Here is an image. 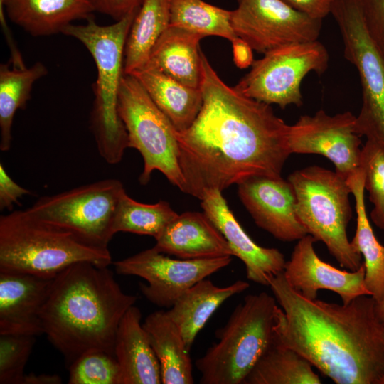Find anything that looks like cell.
I'll use <instances>...</instances> for the list:
<instances>
[{"mask_svg":"<svg viewBox=\"0 0 384 384\" xmlns=\"http://www.w3.org/2000/svg\"><path fill=\"white\" fill-rule=\"evenodd\" d=\"M203 104L186 130H176L183 193L201 200L258 176L280 177L291 154L289 125L270 105L225 84L201 50Z\"/></svg>","mask_w":384,"mask_h":384,"instance_id":"cell-1","label":"cell"},{"mask_svg":"<svg viewBox=\"0 0 384 384\" xmlns=\"http://www.w3.org/2000/svg\"><path fill=\"white\" fill-rule=\"evenodd\" d=\"M269 287L280 306L274 341L336 384H378L384 373V324L372 296L341 304L309 299L290 287L283 272Z\"/></svg>","mask_w":384,"mask_h":384,"instance_id":"cell-2","label":"cell"},{"mask_svg":"<svg viewBox=\"0 0 384 384\" xmlns=\"http://www.w3.org/2000/svg\"><path fill=\"white\" fill-rule=\"evenodd\" d=\"M136 301V296L122 290L107 267L75 263L53 279L41 314L43 334L68 366L91 351L114 356L118 326Z\"/></svg>","mask_w":384,"mask_h":384,"instance_id":"cell-3","label":"cell"},{"mask_svg":"<svg viewBox=\"0 0 384 384\" xmlns=\"http://www.w3.org/2000/svg\"><path fill=\"white\" fill-rule=\"evenodd\" d=\"M139 8L110 25H99L91 17L85 24L71 23L62 31L82 43L95 63L97 78L90 126L98 152L110 164L120 162L128 148L127 133L118 112V96L126 41Z\"/></svg>","mask_w":384,"mask_h":384,"instance_id":"cell-4","label":"cell"},{"mask_svg":"<svg viewBox=\"0 0 384 384\" xmlns=\"http://www.w3.org/2000/svg\"><path fill=\"white\" fill-rule=\"evenodd\" d=\"M84 262L107 267L112 256L108 248L90 245L26 210L0 216V271L53 277Z\"/></svg>","mask_w":384,"mask_h":384,"instance_id":"cell-5","label":"cell"},{"mask_svg":"<svg viewBox=\"0 0 384 384\" xmlns=\"http://www.w3.org/2000/svg\"><path fill=\"white\" fill-rule=\"evenodd\" d=\"M262 292L247 294L226 324L217 330L218 341L195 365L201 384H242L272 343L280 306Z\"/></svg>","mask_w":384,"mask_h":384,"instance_id":"cell-6","label":"cell"},{"mask_svg":"<svg viewBox=\"0 0 384 384\" xmlns=\"http://www.w3.org/2000/svg\"><path fill=\"white\" fill-rule=\"evenodd\" d=\"M296 196V213L307 233L325 244L339 265L350 271L363 264L347 235L352 212L346 178L318 166L296 170L287 178Z\"/></svg>","mask_w":384,"mask_h":384,"instance_id":"cell-7","label":"cell"},{"mask_svg":"<svg viewBox=\"0 0 384 384\" xmlns=\"http://www.w3.org/2000/svg\"><path fill=\"white\" fill-rule=\"evenodd\" d=\"M118 112L127 133L128 147L137 149L143 158L139 182L146 185L153 171L158 170L183 192L176 129L132 75L122 78Z\"/></svg>","mask_w":384,"mask_h":384,"instance_id":"cell-8","label":"cell"},{"mask_svg":"<svg viewBox=\"0 0 384 384\" xmlns=\"http://www.w3.org/2000/svg\"><path fill=\"white\" fill-rule=\"evenodd\" d=\"M122 183L108 178L38 198L26 209L45 223L68 230L87 244L108 248Z\"/></svg>","mask_w":384,"mask_h":384,"instance_id":"cell-9","label":"cell"},{"mask_svg":"<svg viewBox=\"0 0 384 384\" xmlns=\"http://www.w3.org/2000/svg\"><path fill=\"white\" fill-rule=\"evenodd\" d=\"M331 14L342 36L344 57L361 80L357 132L384 146V57L367 31L359 0H334Z\"/></svg>","mask_w":384,"mask_h":384,"instance_id":"cell-10","label":"cell"},{"mask_svg":"<svg viewBox=\"0 0 384 384\" xmlns=\"http://www.w3.org/2000/svg\"><path fill=\"white\" fill-rule=\"evenodd\" d=\"M329 61V53L318 40L284 46L254 60L250 72L235 87L244 95L270 105L300 107L303 79L311 72L323 74Z\"/></svg>","mask_w":384,"mask_h":384,"instance_id":"cell-11","label":"cell"},{"mask_svg":"<svg viewBox=\"0 0 384 384\" xmlns=\"http://www.w3.org/2000/svg\"><path fill=\"white\" fill-rule=\"evenodd\" d=\"M321 23L283 0H238L231 11L236 36L262 54L289 44L317 41Z\"/></svg>","mask_w":384,"mask_h":384,"instance_id":"cell-12","label":"cell"},{"mask_svg":"<svg viewBox=\"0 0 384 384\" xmlns=\"http://www.w3.org/2000/svg\"><path fill=\"white\" fill-rule=\"evenodd\" d=\"M231 257L173 259L153 247L114 262V266L119 274L145 279L146 284H139L143 295L152 304L169 309L196 283L227 267Z\"/></svg>","mask_w":384,"mask_h":384,"instance_id":"cell-13","label":"cell"},{"mask_svg":"<svg viewBox=\"0 0 384 384\" xmlns=\"http://www.w3.org/2000/svg\"><path fill=\"white\" fill-rule=\"evenodd\" d=\"M360 137L356 117L351 112L329 115L321 110L289 125L288 147L291 154L324 156L336 173L348 179L361 171Z\"/></svg>","mask_w":384,"mask_h":384,"instance_id":"cell-14","label":"cell"},{"mask_svg":"<svg viewBox=\"0 0 384 384\" xmlns=\"http://www.w3.org/2000/svg\"><path fill=\"white\" fill-rule=\"evenodd\" d=\"M315 242L309 234L297 240L286 261L282 272L291 287L309 299H316L319 290H329L336 293L343 304L361 296H371L365 282L363 263L356 271L337 269L319 258Z\"/></svg>","mask_w":384,"mask_h":384,"instance_id":"cell-15","label":"cell"},{"mask_svg":"<svg viewBox=\"0 0 384 384\" xmlns=\"http://www.w3.org/2000/svg\"><path fill=\"white\" fill-rule=\"evenodd\" d=\"M238 186L239 198L256 225L276 239L292 242L308 234L297 216L296 196L288 180L258 176Z\"/></svg>","mask_w":384,"mask_h":384,"instance_id":"cell-16","label":"cell"},{"mask_svg":"<svg viewBox=\"0 0 384 384\" xmlns=\"http://www.w3.org/2000/svg\"><path fill=\"white\" fill-rule=\"evenodd\" d=\"M201 205L204 214L226 240L233 256L244 263L248 279L269 286L270 279L283 272L286 263L284 255L276 248L262 247L251 239L229 208L222 191H208Z\"/></svg>","mask_w":384,"mask_h":384,"instance_id":"cell-17","label":"cell"},{"mask_svg":"<svg viewBox=\"0 0 384 384\" xmlns=\"http://www.w3.org/2000/svg\"><path fill=\"white\" fill-rule=\"evenodd\" d=\"M54 278L0 271V334H43L41 314Z\"/></svg>","mask_w":384,"mask_h":384,"instance_id":"cell-18","label":"cell"},{"mask_svg":"<svg viewBox=\"0 0 384 384\" xmlns=\"http://www.w3.org/2000/svg\"><path fill=\"white\" fill-rule=\"evenodd\" d=\"M154 246L183 260L233 256L226 240L204 213L185 212L174 218L155 239Z\"/></svg>","mask_w":384,"mask_h":384,"instance_id":"cell-19","label":"cell"},{"mask_svg":"<svg viewBox=\"0 0 384 384\" xmlns=\"http://www.w3.org/2000/svg\"><path fill=\"white\" fill-rule=\"evenodd\" d=\"M141 319V311L133 305L117 330L114 353L120 370L119 384L161 383L159 362Z\"/></svg>","mask_w":384,"mask_h":384,"instance_id":"cell-20","label":"cell"},{"mask_svg":"<svg viewBox=\"0 0 384 384\" xmlns=\"http://www.w3.org/2000/svg\"><path fill=\"white\" fill-rule=\"evenodd\" d=\"M91 0H0V16L33 36L62 33L79 19H88L95 11Z\"/></svg>","mask_w":384,"mask_h":384,"instance_id":"cell-21","label":"cell"},{"mask_svg":"<svg viewBox=\"0 0 384 384\" xmlns=\"http://www.w3.org/2000/svg\"><path fill=\"white\" fill-rule=\"evenodd\" d=\"M203 38L187 30L169 26L153 47L144 67L156 69L193 88H200L202 80Z\"/></svg>","mask_w":384,"mask_h":384,"instance_id":"cell-22","label":"cell"},{"mask_svg":"<svg viewBox=\"0 0 384 384\" xmlns=\"http://www.w3.org/2000/svg\"><path fill=\"white\" fill-rule=\"evenodd\" d=\"M249 287V283L242 280L218 287L206 278L187 289L176 301L166 313L179 329L188 351L216 309L228 299Z\"/></svg>","mask_w":384,"mask_h":384,"instance_id":"cell-23","label":"cell"},{"mask_svg":"<svg viewBox=\"0 0 384 384\" xmlns=\"http://www.w3.org/2000/svg\"><path fill=\"white\" fill-rule=\"evenodd\" d=\"M142 326L159 362L161 383H193L190 351L179 329L166 311L151 313Z\"/></svg>","mask_w":384,"mask_h":384,"instance_id":"cell-24","label":"cell"},{"mask_svg":"<svg viewBox=\"0 0 384 384\" xmlns=\"http://www.w3.org/2000/svg\"><path fill=\"white\" fill-rule=\"evenodd\" d=\"M132 75L142 84L176 131H184L193 124L203 104L201 88L187 86L148 67H144Z\"/></svg>","mask_w":384,"mask_h":384,"instance_id":"cell-25","label":"cell"},{"mask_svg":"<svg viewBox=\"0 0 384 384\" xmlns=\"http://www.w3.org/2000/svg\"><path fill=\"white\" fill-rule=\"evenodd\" d=\"M171 0H142L126 41L124 74L132 75L146 64L150 53L170 26Z\"/></svg>","mask_w":384,"mask_h":384,"instance_id":"cell-26","label":"cell"},{"mask_svg":"<svg viewBox=\"0 0 384 384\" xmlns=\"http://www.w3.org/2000/svg\"><path fill=\"white\" fill-rule=\"evenodd\" d=\"M355 200L356 228L351 243L363 257L365 282L375 302L384 294V245L375 237L370 225L364 198V176L361 171L347 179Z\"/></svg>","mask_w":384,"mask_h":384,"instance_id":"cell-27","label":"cell"},{"mask_svg":"<svg viewBox=\"0 0 384 384\" xmlns=\"http://www.w3.org/2000/svg\"><path fill=\"white\" fill-rule=\"evenodd\" d=\"M313 366L294 350L273 339L242 384H320Z\"/></svg>","mask_w":384,"mask_h":384,"instance_id":"cell-28","label":"cell"},{"mask_svg":"<svg viewBox=\"0 0 384 384\" xmlns=\"http://www.w3.org/2000/svg\"><path fill=\"white\" fill-rule=\"evenodd\" d=\"M48 73L46 67L37 62L30 68L0 66V149L7 151L11 147V127L16 112L24 109L31 98L36 81Z\"/></svg>","mask_w":384,"mask_h":384,"instance_id":"cell-29","label":"cell"},{"mask_svg":"<svg viewBox=\"0 0 384 384\" xmlns=\"http://www.w3.org/2000/svg\"><path fill=\"white\" fill-rule=\"evenodd\" d=\"M231 11L203 0H171L170 26L200 35L219 36L233 42L238 37L231 25Z\"/></svg>","mask_w":384,"mask_h":384,"instance_id":"cell-30","label":"cell"},{"mask_svg":"<svg viewBox=\"0 0 384 384\" xmlns=\"http://www.w3.org/2000/svg\"><path fill=\"white\" fill-rule=\"evenodd\" d=\"M177 215L166 201L142 203L132 199L125 191L117 206L113 232L150 235L156 239Z\"/></svg>","mask_w":384,"mask_h":384,"instance_id":"cell-31","label":"cell"},{"mask_svg":"<svg viewBox=\"0 0 384 384\" xmlns=\"http://www.w3.org/2000/svg\"><path fill=\"white\" fill-rule=\"evenodd\" d=\"M361 169L365 189L373 205L371 220L384 231V146L367 139L361 148Z\"/></svg>","mask_w":384,"mask_h":384,"instance_id":"cell-32","label":"cell"},{"mask_svg":"<svg viewBox=\"0 0 384 384\" xmlns=\"http://www.w3.org/2000/svg\"><path fill=\"white\" fill-rule=\"evenodd\" d=\"M69 384H119L120 370L114 355L105 351L87 353L69 366Z\"/></svg>","mask_w":384,"mask_h":384,"instance_id":"cell-33","label":"cell"},{"mask_svg":"<svg viewBox=\"0 0 384 384\" xmlns=\"http://www.w3.org/2000/svg\"><path fill=\"white\" fill-rule=\"evenodd\" d=\"M35 336L0 334V384H23Z\"/></svg>","mask_w":384,"mask_h":384,"instance_id":"cell-34","label":"cell"},{"mask_svg":"<svg viewBox=\"0 0 384 384\" xmlns=\"http://www.w3.org/2000/svg\"><path fill=\"white\" fill-rule=\"evenodd\" d=\"M367 31L384 57V0H359Z\"/></svg>","mask_w":384,"mask_h":384,"instance_id":"cell-35","label":"cell"},{"mask_svg":"<svg viewBox=\"0 0 384 384\" xmlns=\"http://www.w3.org/2000/svg\"><path fill=\"white\" fill-rule=\"evenodd\" d=\"M31 192L16 183L7 174L2 163L0 164V209H11L14 203Z\"/></svg>","mask_w":384,"mask_h":384,"instance_id":"cell-36","label":"cell"},{"mask_svg":"<svg viewBox=\"0 0 384 384\" xmlns=\"http://www.w3.org/2000/svg\"><path fill=\"white\" fill-rule=\"evenodd\" d=\"M95 10L118 21L138 9L142 0H91Z\"/></svg>","mask_w":384,"mask_h":384,"instance_id":"cell-37","label":"cell"},{"mask_svg":"<svg viewBox=\"0 0 384 384\" xmlns=\"http://www.w3.org/2000/svg\"><path fill=\"white\" fill-rule=\"evenodd\" d=\"M290 6L308 16L323 20L331 14L334 0H283Z\"/></svg>","mask_w":384,"mask_h":384,"instance_id":"cell-38","label":"cell"},{"mask_svg":"<svg viewBox=\"0 0 384 384\" xmlns=\"http://www.w3.org/2000/svg\"><path fill=\"white\" fill-rule=\"evenodd\" d=\"M232 45L235 65L240 68L252 65L254 60L251 47L240 38L232 42Z\"/></svg>","mask_w":384,"mask_h":384,"instance_id":"cell-39","label":"cell"},{"mask_svg":"<svg viewBox=\"0 0 384 384\" xmlns=\"http://www.w3.org/2000/svg\"><path fill=\"white\" fill-rule=\"evenodd\" d=\"M61 378L56 374H26L23 384H60Z\"/></svg>","mask_w":384,"mask_h":384,"instance_id":"cell-40","label":"cell"},{"mask_svg":"<svg viewBox=\"0 0 384 384\" xmlns=\"http://www.w3.org/2000/svg\"><path fill=\"white\" fill-rule=\"evenodd\" d=\"M375 310L378 319L384 324V294L380 300L375 302Z\"/></svg>","mask_w":384,"mask_h":384,"instance_id":"cell-41","label":"cell"},{"mask_svg":"<svg viewBox=\"0 0 384 384\" xmlns=\"http://www.w3.org/2000/svg\"><path fill=\"white\" fill-rule=\"evenodd\" d=\"M378 384H384V373H383V375L380 378V379H379V380L378 382Z\"/></svg>","mask_w":384,"mask_h":384,"instance_id":"cell-42","label":"cell"},{"mask_svg":"<svg viewBox=\"0 0 384 384\" xmlns=\"http://www.w3.org/2000/svg\"><path fill=\"white\" fill-rule=\"evenodd\" d=\"M383 337H384V325H383Z\"/></svg>","mask_w":384,"mask_h":384,"instance_id":"cell-43","label":"cell"}]
</instances>
